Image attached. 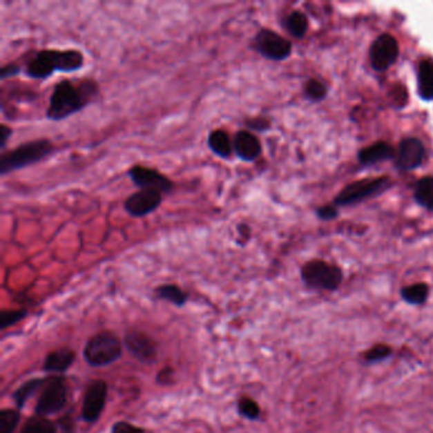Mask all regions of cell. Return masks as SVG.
<instances>
[{
	"label": "cell",
	"instance_id": "24",
	"mask_svg": "<svg viewBox=\"0 0 433 433\" xmlns=\"http://www.w3.org/2000/svg\"><path fill=\"white\" fill-rule=\"evenodd\" d=\"M401 295H402L403 300L408 304L422 305L428 299L430 287H428V285L423 284V282L410 285V286L403 287Z\"/></svg>",
	"mask_w": 433,
	"mask_h": 433
},
{
	"label": "cell",
	"instance_id": "26",
	"mask_svg": "<svg viewBox=\"0 0 433 433\" xmlns=\"http://www.w3.org/2000/svg\"><path fill=\"white\" fill-rule=\"evenodd\" d=\"M304 95L310 102H322L328 95V87L319 79H309L304 87Z\"/></svg>",
	"mask_w": 433,
	"mask_h": 433
},
{
	"label": "cell",
	"instance_id": "8",
	"mask_svg": "<svg viewBox=\"0 0 433 433\" xmlns=\"http://www.w3.org/2000/svg\"><path fill=\"white\" fill-rule=\"evenodd\" d=\"M68 402V386L65 378L61 376H54L48 378L46 385L44 386V392L39 396L36 404V416L48 417L64 410Z\"/></svg>",
	"mask_w": 433,
	"mask_h": 433
},
{
	"label": "cell",
	"instance_id": "12",
	"mask_svg": "<svg viewBox=\"0 0 433 433\" xmlns=\"http://www.w3.org/2000/svg\"><path fill=\"white\" fill-rule=\"evenodd\" d=\"M425 144L417 137H407L399 142V146L395 153V166L401 172H410L417 169L425 162Z\"/></svg>",
	"mask_w": 433,
	"mask_h": 433
},
{
	"label": "cell",
	"instance_id": "33",
	"mask_svg": "<svg viewBox=\"0 0 433 433\" xmlns=\"http://www.w3.org/2000/svg\"><path fill=\"white\" fill-rule=\"evenodd\" d=\"M21 73H23V69L19 64L9 63L3 65L0 68V79L1 81L7 80V79L15 78L17 75H19Z\"/></svg>",
	"mask_w": 433,
	"mask_h": 433
},
{
	"label": "cell",
	"instance_id": "13",
	"mask_svg": "<svg viewBox=\"0 0 433 433\" xmlns=\"http://www.w3.org/2000/svg\"><path fill=\"white\" fill-rule=\"evenodd\" d=\"M108 385L104 380H95L87 387L81 405V417L87 423H95L102 414L107 402Z\"/></svg>",
	"mask_w": 433,
	"mask_h": 433
},
{
	"label": "cell",
	"instance_id": "35",
	"mask_svg": "<svg viewBox=\"0 0 433 433\" xmlns=\"http://www.w3.org/2000/svg\"><path fill=\"white\" fill-rule=\"evenodd\" d=\"M13 135V130L6 125V124H1L0 125V153H4L6 148H7V144L8 140L12 137Z\"/></svg>",
	"mask_w": 433,
	"mask_h": 433
},
{
	"label": "cell",
	"instance_id": "7",
	"mask_svg": "<svg viewBox=\"0 0 433 433\" xmlns=\"http://www.w3.org/2000/svg\"><path fill=\"white\" fill-rule=\"evenodd\" d=\"M249 48L269 61H285L292 52L291 41L267 27H262L253 36Z\"/></svg>",
	"mask_w": 433,
	"mask_h": 433
},
{
	"label": "cell",
	"instance_id": "21",
	"mask_svg": "<svg viewBox=\"0 0 433 433\" xmlns=\"http://www.w3.org/2000/svg\"><path fill=\"white\" fill-rule=\"evenodd\" d=\"M155 296L159 300L172 302L175 307H183L189 301V292L184 291L178 285H160L155 289Z\"/></svg>",
	"mask_w": 433,
	"mask_h": 433
},
{
	"label": "cell",
	"instance_id": "27",
	"mask_svg": "<svg viewBox=\"0 0 433 433\" xmlns=\"http://www.w3.org/2000/svg\"><path fill=\"white\" fill-rule=\"evenodd\" d=\"M238 412L242 417L247 418L249 421H257L260 417V408L258 403L248 396H243L239 399Z\"/></svg>",
	"mask_w": 433,
	"mask_h": 433
},
{
	"label": "cell",
	"instance_id": "4",
	"mask_svg": "<svg viewBox=\"0 0 433 433\" xmlns=\"http://www.w3.org/2000/svg\"><path fill=\"white\" fill-rule=\"evenodd\" d=\"M83 356L92 367L108 366L122 356V343L116 334L99 331L88 340Z\"/></svg>",
	"mask_w": 433,
	"mask_h": 433
},
{
	"label": "cell",
	"instance_id": "15",
	"mask_svg": "<svg viewBox=\"0 0 433 433\" xmlns=\"http://www.w3.org/2000/svg\"><path fill=\"white\" fill-rule=\"evenodd\" d=\"M125 346L130 354L142 363H153L157 357V346L149 336L142 331H131L125 337Z\"/></svg>",
	"mask_w": 433,
	"mask_h": 433
},
{
	"label": "cell",
	"instance_id": "22",
	"mask_svg": "<svg viewBox=\"0 0 433 433\" xmlns=\"http://www.w3.org/2000/svg\"><path fill=\"white\" fill-rule=\"evenodd\" d=\"M414 200L425 210L433 211V177L421 178L414 187Z\"/></svg>",
	"mask_w": 433,
	"mask_h": 433
},
{
	"label": "cell",
	"instance_id": "31",
	"mask_svg": "<svg viewBox=\"0 0 433 433\" xmlns=\"http://www.w3.org/2000/svg\"><path fill=\"white\" fill-rule=\"evenodd\" d=\"M244 125L247 126V130H249L253 134L254 133L264 134L271 128V121L264 117L248 118L245 119Z\"/></svg>",
	"mask_w": 433,
	"mask_h": 433
},
{
	"label": "cell",
	"instance_id": "5",
	"mask_svg": "<svg viewBox=\"0 0 433 433\" xmlns=\"http://www.w3.org/2000/svg\"><path fill=\"white\" fill-rule=\"evenodd\" d=\"M300 275L302 282L314 290L334 291L343 281L342 268L325 260H309L301 267Z\"/></svg>",
	"mask_w": 433,
	"mask_h": 433
},
{
	"label": "cell",
	"instance_id": "25",
	"mask_svg": "<svg viewBox=\"0 0 433 433\" xmlns=\"http://www.w3.org/2000/svg\"><path fill=\"white\" fill-rule=\"evenodd\" d=\"M21 433H59V428L48 418L36 416L24 425Z\"/></svg>",
	"mask_w": 433,
	"mask_h": 433
},
{
	"label": "cell",
	"instance_id": "3",
	"mask_svg": "<svg viewBox=\"0 0 433 433\" xmlns=\"http://www.w3.org/2000/svg\"><path fill=\"white\" fill-rule=\"evenodd\" d=\"M55 151V145L50 139H36L26 142L15 149L1 153L0 175L6 177L17 171L35 166L50 157Z\"/></svg>",
	"mask_w": 433,
	"mask_h": 433
},
{
	"label": "cell",
	"instance_id": "14",
	"mask_svg": "<svg viewBox=\"0 0 433 433\" xmlns=\"http://www.w3.org/2000/svg\"><path fill=\"white\" fill-rule=\"evenodd\" d=\"M234 154L245 163H253L262 155V144L258 136L249 130H239L233 137Z\"/></svg>",
	"mask_w": 433,
	"mask_h": 433
},
{
	"label": "cell",
	"instance_id": "18",
	"mask_svg": "<svg viewBox=\"0 0 433 433\" xmlns=\"http://www.w3.org/2000/svg\"><path fill=\"white\" fill-rule=\"evenodd\" d=\"M418 95L425 102L433 101V60L425 59L418 64Z\"/></svg>",
	"mask_w": 433,
	"mask_h": 433
},
{
	"label": "cell",
	"instance_id": "37",
	"mask_svg": "<svg viewBox=\"0 0 433 433\" xmlns=\"http://www.w3.org/2000/svg\"><path fill=\"white\" fill-rule=\"evenodd\" d=\"M238 233H239V235L242 236V238H244V242L247 243L248 240H249V238H251V228H249V225H247V224H240V225H238Z\"/></svg>",
	"mask_w": 433,
	"mask_h": 433
},
{
	"label": "cell",
	"instance_id": "28",
	"mask_svg": "<svg viewBox=\"0 0 433 433\" xmlns=\"http://www.w3.org/2000/svg\"><path fill=\"white\" fill-rule=\"evenodd\" d=\"M18 410H3L0 412V433H13L19 423Z\"/></svg>",
	"mask_w": 433,
	"mask_h": 433
},
{
	"label": "cell",
	"instance_id": "11",
	"mask_svg": "<svg viewBox=\"0 0 433 433\" xmlns=\"http://www.w3.org/2000/svg\"><path fill=\"white\" fill-rule=\"evenodd\" d=\"M163 204V193L157 189H139L124 201V210L135 219H142L155 213Z\"/></svg>",
	"mask_w": 433,
	"mask_h": 433
},
{
	"label": "cell",
	"instance_id": "6",
	"mask_svg": "<svg viewBox=\"0 0 433 433\" xmlns=\"http://www.w3.org/2000/svg\"><path fill=\"white\" fill-rule=\"evenodd\" d=\"M392 186L390 177L366 178L363 181L354 182L346 186L333 200V205L337 207L357 205L371 197L378 196Z\"/></svg>",
	"mask_w": 433,
	"mask_h": 433
},
{
	"label": "cell",
	"instance_id": "10",
	"mask_svg": "<svg viewBox=\"0 0 433 433\" xmlns=\"http://www.w3.org/2000/svg\"><path fill=\"white\" fill-rule=\"evenodd\" d=\"M399 52H401L399 44L394 36L389 33L380 35L371 44L370 51H369L372 69L378 73H384L387 70L390 66H393L394 64L396 63Z\"/></svg>",
	"mask_w": 433,
	"mask_h": 433
},
{
	"label": "cell",
	"instance_id": "9",
	"mask_svg": "<svg viewBox=\"0 0 433 433\" xmlns=\"http://www.w3.org/2000/svg\"><path fill=\"white\" fill-rule=\"evenodd\" d=\"M127 177L136 187L140 189H157L163 195H171L173 192L174 182L153 166L135 164L127 171Z\"/></svg>",
	"mask_w": 433,
	"mask_h": 433
},
{
	"label": "cell",
	"instance_id": "19",
	"mask_svg": "<svg viewBox=\"0 0 433 433\" xmlns=\"http://www.w3.org/2000/svg\"><path fill=\"white\" fill-rule=\"evenodd\" d=\"M75 361V352L69 348L50 352L44 363V370L52 374H64Z\"/></svg>",
	"mask_w": 433,
	"mask_h": 433
},
{
	"label": "cell",
	"instance_id": "36",
	"mask_svg": "<svg viewBox=\"0 0 433 433\" xmlns=\"http://www.w3.org/2000/svg\"><path fill=\"white\" fill-rule=\"evenodd\" d=\"M73 425H74L73 418H70V416H66L63 419H60V425L57 427H60L61 433H73Z\"/></svg>",
	"mask_w": 433,
	"mask_h": 433
},
{
	"label": "cell",
	"instance_id": "16",
	"mask_svg": "<svg viewBox=\"0 0 433 433\" xmlns=\"http://www.w3.org/2000/svg\"><path fill=\"white\" fill-rule=\"evenodd\" d=\"M395 153L396 150L394 149L390 144L386 142H378L367 148L360 150L357 154V159L361 166H371L392 160L395 157Z\"/></svg>",
	"mask_w": 433,
	"mask_h": 433
},
{
	"label": "cell",
	"instance_id": "29",
	"mask_svg": "<svg viewBox=\"0 0 433 433\" xmlns=\"http://www.w3.org/2000/svg\"><path fill=\"white\" fill-rule=\"evenodd\" d=\"M27 310H3L0 314V329L4 331L8 327H12L15 324L21 322L26 318Z\"/></svg>",
	"mask_w": 433,
	"mask_h": 433
},
{
	"label": "cell",
	"instance_id": "30",
	"mask_svg": "<svg viewBox=\"0 0 433 433\" xmlns=\"http://www.w3.org/2000/svg\"><path fill=\"white\" fill-rule=\"evenodd\" d=\"M393 352V349L386 345H376L370 349H367L363 354V360L366 363H378L387 358Z\"/></svg>",
	"mask_w": 433,
	"mask_h": 433
},
{
	"label": "cell",
	"instance_id": "34",
	"mask_svg": "<svg viewBox=\"0 0 433 433\" xmlns=\"http://www.w3.org/2000/svg\"><path fill=\"white\" fill-rule=\"evenodd\" d=\"M110 433H145V431L137 425H131L125 421H119L112 425Z\"/></svg>",
	"mask_w": 433,
	"mask_h": 433
},
{
	"label": "cell",
	"instance_id": "17",
	"mask_svg": "<svg viewBox=\"0 0 433 433\" xmlns=\"http://www.w3.org/2000/svg\"><path fill=\"white\" fill-rule=\"evenodd\" d=\"M206 144L213 155L221 159H229L234 154L233 139L230 137L227 130H222V128L211 130L207 135Z\"/></svg>",
	"mask_w": 433,
	"mask_h": 433
},
{
	"label": "cell",
	"instance_id": "20",
	"mask_svg": "<svg viewBox=\"0 0 433 433\" xmlns=\"http://www.w3.org/2000/svg\"><path fill=\"white\" fill-rule=\"evenodd\" d=\"M281 26L285 31L291 35L294 39H304V36L307 35V30H309V21L302 12L294 10L282 18Z\"/></svg>",
	"mask_w": 433,
	"mask_h": 433
},
{
	"label": "cell",
	"instance_id": "2",
	"mask_svg": "<svg viewBox=\"0 0 433 433\" xmlns=\"http://www.w3.org/2000/svg\"><path fill=\"white\" fill-rule=\"evenodd\" d=\"M86 65V56L78 48H42L24 64L23 73L33 80H48L55 73H75Z\"/></svg>",
	"mask_w": 433,
	"mask_h": 433
},
{
	"label": "cell",
	"instance_id": "23",
	"mask_svg": "<svg viewBox=\"0 0 433 433\" xmlns=\"http://www.w3.org/2000/svg\"><path fill=\"white\" fill-rule=\"evenodd\" d=\"M48 381V378H32V380H28L19 386L13 394V401L16 403L18 410H22L24 404L31 398L32 395L36 393L39 389L46 385Z\"/></svg>",
	"mask_w": 433,
	"mask_h": 433
},
{
	"label": "cell",
	"instance_id": "32",
	"mask_svg": "<svg viewBox=\"0 0 433 433\" xmlns=\"http://www.w3.org/2000/svg\"><path fill=\"white\" fill-rule=\"evenodd\" d=\"M316 216L324 221H331L337 219L339 216L338 207L329 204L316 209Z\"/></svg>",
	"mask_w": 433,
	"mask_h": 433
},
{
	"label": "cell",
	"instance_id": "1",
	"mask_svg": "<svg viewBox=\"0 0 433 433\" xmlns=\"http://www.w3.org/2000/svg\"><path fill=\"white\" fill-rule=\"evenodd\" d=\"M101 95L95 79H61L54 84L45 117L60 122L86 110Z\"/></svg>",
	"mask_w": 433,
	"mask_h": 433
}]
</instances>
